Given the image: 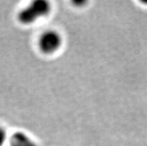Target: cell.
Listing matches in <instances>:
<instances>
[{
    "label": "cell",
    "instance_id": "cell-1",
    "mask_svg": "<svg viewBox=\"0 0 147 146\" xmlns=\"http://www.w3.org/2000/svg\"><path fill=\"white\" fill-rule=\"evenodd\" d=\"M51 5L46 0H35L18 13V20L23 25H31L50 13Z\"/></svg>",
    "mask_w": 147,
    "mask_h": 146
},
{
    "label": "cell",
    "instance_id": "cell-2",
    "mask_svg": "<svg viewBox=\"0 0 147 146\" xmlns=\"http://www.w3.org/2000/svg\"><path fill=\"white\" fill-rule=\"evenodd\" d=\"M61 35L57 31L47 30L40 34L38 39V48L45 54H52L60 49L62 45Z\"/></svg>",
    "mask_w": 147,
    "mask_h": 146
},
{
    "label": "cell",
    "instance_id": "cell-3",
    "mask_svg": "<svg viewBox=\"0 0 147 146\" xmlns=\"http://www.w3.org/2000/svg\"><path fill=\"white\" fill-rule=\"evenodd\" d=\"M11 146H37L28 136L21 132L14 133L11 139Z\"/></svg>",
    "mask_w": 147,
    "mask_h": 146
},
{
    "label": "cell",
    "instance_id": "cell-4",
    "mask_svg": "<svg viewBox=\"0 0 147 146\" xmlns=\"http://www.w3.org/2000/svg\"><path fill=\"white\" fill-rule=\"evenodd\" d=\"M6 138H7L6 131L4 129L3 127L0 126V146H2L4 143H5Z\"/></svg>",
    "mask_w": 147,
    "mask_h": 146
}]
</instances>
